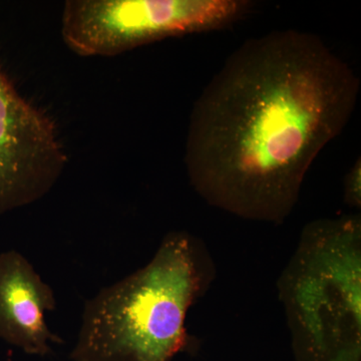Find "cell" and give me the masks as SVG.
Here are the masks:
<instances>
[{"mask_svg": "<svg viewBox=\"0 0 361 361\" xmlns=\"http://www.w3.org/2000/svg\"><path fill=\"white\" fill-rule=\"evenodd\" d=\"M68 165L58 127L0 68V215L44 198Z\"/></svg>", "mask_w": 361, "mask_h": 361, "instance_id": "5b68a950", "label": "cell"}, {"mask_svg": "<svg viewBox=\"0 0 361 361\" xmlns=\"http://www.w3.org/2000/svg\"><path fill=\"white\" fill-rule=\"evenodd\" d=\"M248 0H68L61 37L82 58H111L152 42L229 27Z\"/></svg>", "mask_w": 361, "mask_h": 361, "instance_id": "277c9868", "label": "cell"}, {"mask_svg": "<svg viewBox=\"0 0 361 361\" xmlns=\"http://www.w3.org/2000/svg\"><path fill=\"white\" fill-rule=\"evenodd\" d=\"M216 277L203 240L169 232L148 264L85 302L71 361H173L194 350L188 313Z\"/></svg>", "mask_w": 361, "mask_h": 361, "instance_id": "7a4b0ae2", "label": "cell"}, {"mask_svg": "<svg viewBox=\"0 0 361 361\" xmlns=\"http://www.w3.org/2000/svg\"><path fill=\"white\" fill-rule=\"evenodd\" d=\"M360 80L317 35L274 30L238 47L195 102L185 166L214 208L283 224L308 170L341 134Z\"/></svg>", "mask_w": 361, "mask_h": 361, "instance_id": "6da1fadb", "label": "cell"}, {"mask_svg": "<svg viewBox=\"0 0 361 361\" xmlns=\"http://www.w3.org/2000/svg\"><path fill=\"white\" fill-rule=\"evenodd\" d=\"M343 201L350 208H361V161H355L343 180Z\"/></svg>", "mask_w": 361, "mask_h": 361, "instance_id": "52a82bcc", "label": "cell"}, {"mask_svg": "<svg viewBox=\"0 0 361 361\" xmlns=\"http://www.w3.org/2000/svg\"><path fill=\"white\" fill-rule=\"evenodd\" d=\"M56 306L51 287L23 254H0V339L27 355H49L52 343H63L45 322Z\"/></svg>", "mask_w": 361, "mask_h": 361, "instance_id": "8992f818", "label": "cell"}, {"mask_svg": "<svg viewBox=\"0 0 361 361\" xmlns=\"http://www.w3.org/2000/svg\"><path fill=\"white\" fill-rule=\"evenodd\" d=\"M294 361H361V215L304 226L277 280Z\"/></svg>", "mask_w": 361, "mask_h": 361, "instance_id": "3957f363", "label": "cell"}]
</instances>
